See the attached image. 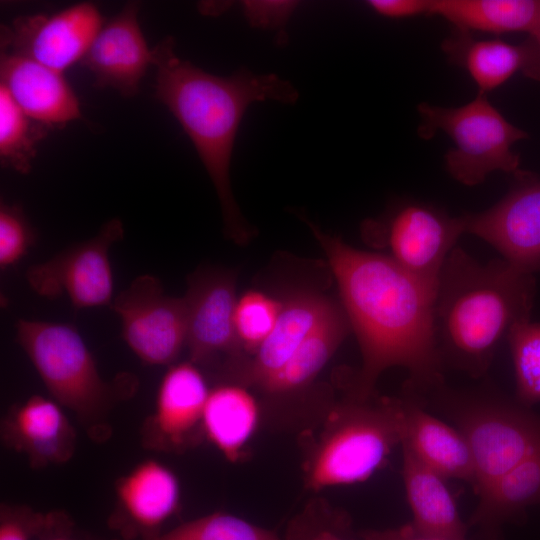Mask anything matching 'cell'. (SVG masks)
Listing matches in <instances>:
<instances>
[{
	"mask_svg": "<svg viewBox=\"0 0 540 540\" xmlns=\"http://www.w3.org/2000/svg\"><path fill=\"white\" fill-rule=\"evenodd\" d=\"M308 224L327 257L362 356L350 394L373 396L378 378L392 367L407 370L413 387L438 385L436 291L387 256L356 249Z\"/></svg>",
	"mask_w": 540,
	"mask_h": 540,
	"instance_id": "6da1fadb",
	"label": "cell"
},
{
	"mask_svg": "<svg viewBox=\"0 0 540 540\" xmlns=\"http://www.w3.org/2000/svg\"><path fill=\"white\" fill-rule=\"evenodd\" d=\"M155 95L192 141L219 198L226 235L244 244L253 231L234 199L230 166L234 143L248 107L259 101L293 104L297 89L275 74L240 68L229 76L208 73L175 51L171 36L152 48Z\"/></svg>",
	"mask_w": 540,
	"mask_h": 540,
	"instance_id": "7a4b0ae2",
	"label": "cell"
},
{
	"mask_svg": "<svg viewBox=\"0 0 540 540\" xmlns=\"http://www.w3.org/2000/svg\"><path fill=\"white\" fill-rule=\"evenodd\" d=\"M534 275L503 259L481 263L454 248L442 269L435 298V331L441 356L481 375L500 341L529 321Z\"/></svg>",
	"mask_w": 540,
	"mask_h": 540,
	"instance_id": "3957f363",
	"label": "cell"
},
{
	"mask_svg": "<svg viewBox=\"0 0 540 540\" xmlns=\"http://www.w3.org/2000/svg\"><path fill=\"white\" fill-rule=\"evenodd\" d=\"M404 401L349 398L334 405L307 456L305 485L320 491L371 477L401 444Z\"/></svg>",
	"mask_w": 540,
	"mask_h": 540,
	"instance_id": "277c9868",
	"label": "cell"
},
{
	"mask_svg": "<svg viewBox=\"0 0 540 540\" xmlns=\"http://www.w3.org/2000/svg\"><path fill=\"white\" fill-rule=\"evenodd\" d=\"M17 341L59 405L83 424L99 422L113 402L134 389L132 376L104 380L76 327L67 323L19 319Z\"/></svg>",
	"mask_w": 540,
	"mask_h": 540,
	"instance_id": "5b68a950",
	"label": "cell"
},
{
	"mask_svg": "<svg viewBox=\"0 0 540 540\" xmlns=\"http://www.w3.org/2000/svg\"><path fill=\"white\" fill-rule=\"evenodd\" d=\"M421 123L418 134L429 140L443 131L453 140L455 148L445 155L448 173L458 182L474 186L495 171L515 175L520 169V156L512 145L529 137L511 124L479 94L460 107H441L422 102L418 105Z\"/></svg>",
	"mask_w": 540,
	"mask_h": 540,
	"instance_id": "8992f818",
	"label": "cell"
},
{
	"mask_svg": "<svg viewBox=\"0 0 540 540\" xmlns=\"http://www.w3.org/2000/svg\"><path fill=\"white\" fill-rule=\"evenodd\" d=\"M444 407L470 448L478 499L540 450V415L518 401L450 398Z\"/></svg>",
	"mask_w": 540,
	"mask_h": 540,
	"instance_id": "52a82bcc",
	"label": "cell"
},
{
	"mask_svg": "<svg viewBox=\"0 0 540 540\" xmlns=\"http://www.w3.org/2000/svg\"><path fill=\"white\" fill-rule=\"evenodd\" d=\"M363 239L437 292L445 262L464 234L462 218L416 201L393 205L362 223Z\"/></svg>",
	"mask_w": 540,
	"mask_h": 540,
	"instance_id": "ba28073f",
	"label": "cell"
},
{
	"mask_svg": "<svg viewBox=\"0 0 540 540\" xmlns=\"http://www.w3.org/2000/svg\"><path fill=\"white\" fill-rule=\"evenodd\" d=\"M110 307L121 319L126 344L144 363L171 365L186 345L185 299L166 295L156 277L138 276Z\"/></svg>",
	"mask_w": 540,
	"mask_h": 540,
	"instance_id": "9c48e42d",
	"label": "cell"
},
{
	"mask_svg": "<svg viewBox=\"0 0 540 540\" xmlns=\"http://www.w3.org/2000/svg\"><path fill=\"white\" fill-rule=\"evenodd\" d=\"M124 236L123 223L114 218L91 239L77 243L26 272L38 295L54 299L65 294L75 309L111 305L114 292L109 249Z\"/></svg>",
	"mask_w": 540,
	"mask_h": 540,
	"instance_id": "30bf717a",
	"label": "cell"
},
{
	"mask_svg": "<svg viewBox=\"0 0 540 540\" xmlns=\"http://www.w3.org/2000/svg\"><path fill=\"white\" fill-rule=\"evenodd\" d=\"M508 193L489 209L462 215L464 233L491 246L517 269L540 272V176L520 170Z\"/></svg>",
	"mask_w": 540,
	"mask_h": 540,
	"instance_id": "8fae6325",
	"label": "cell"
},
{
	"mask_svg": "<svg viewBox=\"0 0 540 540\" xmlns=\"http://www.w3.org/2000/svg\"><path fill=\"white\" fill-rule=\"evenodd\" d=\"M103 25L100 11L88 2L52 15L19 16L1 26V52L29 58L63 73L81 61Z\"/></svg>",
	"mask_w": 540,
	"mask_h": 540,
	"instance_id": "7c38bea8",
	"label": "cell"
},
{
	"mask_svg": "<svg viewBox=\"0 0 540 540\" xmlns=\"http://www.w3.org/2000/svg\"><path fill=\"white\" fill-rule=\"evenodd\" d=\"M184 299L187 307L189 361L208 365L224 357V362L244 356L234 327L236 274L232 270L201 267L187 278ZM222 363V364H223Z\"/></svg>",
	"mask_w": 540,
	"mask_h": 540,
	"instance_id": "4fadbf2b",
	"label": "cell"
},
{
	"mask_svg": "<svg viewBox=\"0 0 540 540\" xmlns=\"http://www.w3.org/2000/svg\"><path fill=\"white\" fill-rule=\"evenodd\" d=\"M337 304L318 291H292L282 299L276 325L257 351L250 357L222 365L223 373L232 382L259 390L289 361Z\"/></svg>",
	"mask_w": 540,
	"mask_h": 540,
	"instance_id": "5bb4252c",
	"label": "cell"
},
{
	"mask_svg": "<svg viewBox=\"0 0 540 540\" xmlns=\"http://www.w3.org/2000/svg\"><path fill=\"white\" fill-rule=\"evenodd\" d=\"M209 391L198 365L191 361L171 365L158 386L154 411L142 427L146 448L179 453L195 442L202 434Z\"/></svg>",
	"mask_w": 540,
	"mask_h": 540,
	"instance_id": "9a60e30c",
	"label": "cell"
},
{
	"mask_svg": "<svg viewBox=\"0 0 540 540\" xmlns=\"http://www.w3.org/2000/svg\"><path fill=\"white\" fill-rule=\"evenodd\" d=\"M138 12L137 2L127 3L102 26L80 61L94 77L96 87L113 88L125 97L138 93L142 78L153 65Z\"/></svg>",
	"mask_w": 540,
	"mask_h": 540,
	"instance_id": "2e32d148",
	"label": "cell"
},
{
	"mask_svg": "<svg viewBox=\"0 0 540 540\" xmlns=\"http://www.w3.org/2000/svg\"><path fill=\"white\" fill-rule=\"evenodd\" d=\"M1 438L34 468L64 464L76 449V432L62 406L41 395L9 409L1 423Z\"/></svg>",
	"mask_w": 540,
	"mask_h": 540,
	"instance_id": "e0dca14e",
	"label": "cell"
},
{
	"mask_svg": "<svg viewBox=\"0 0 540 540\" xmlns=\"http://www.w3.org/2000/svg\"><path fill=\"white\" fill-rule=\"evenodd\" d=\"M0 80L25 113L51 128L81 118L79 100L61 72L29 58L1 52Z\"/></svg>",
	"mask_w": 540,
	"mask_h": 540,
	"instance_id": "ac0fdd59",
	"label": "cell"
},
{
	"mask_svg": "<svg viewBox=\"0 0 540 540\" xmlns=\"http://www.w3.org/2000/svg\"><path fill=\"white\" fill-rule=\"evenodd\" d=\"M114 489L119 515L142 534L141 539L158 534L181 503L178 477L153 458L139 462L119 477Z\"/></svg>",
	"mask_w": 540,
	"mask_h": 540,
	"instance_id": "d6986e66",
	"label": "cell"
},
{
	"mask_svg": "<svg viewBox=\"0 0 540 540\" xmlns=\"http://www.w3.org/2000/svg\"><path fill=\"white\" fill-rule=\"evenodd\" d=\"M442 49L468 71L479 94L486 95L517 72L540 81V46L531 37L511 44L499 39L477 40L470 32L456 29L442 43Z\"/></svg>",
	"mask_w": 540,
	"mask_h": 540,
	"instance_id": "ffe728a7",
	"label": "cell"
},
{
	"mask_svg": "<svg viewBox=\"0 0 540 540\" xmlns=\"http://www.w3.org/2000/svg\"><path fill=\"white\" fill-rule=\"evenodd\" d=\"M403 401L401 446L445 479H460L473 485V458L461 432L426 412L416 401Z\"/></svg>",
	"mask_w": 540,
	"mask_h": 540,
	"instance_id": "44dd1931",
	"label": "cell"
},
{
	"mask_svg": "<svg viewBox=\"0 0 540 540\" xmlns=\"http://www.w3.org/2000/svg\"><path fill=\"white\" fill-rule=\"evenodd\" d=\"M402 447V475L412 512L411 526L418 532L447 540H468L456 502L446 479Z\"/></svg>",
	"mask_w": 540,
	"mask_h": 540,
	"instance_id": "7402d4cb",
	"label": "cell"
},
{
	"mask_svg": "<svg viewBox=\"0 0 540 540\" xmlns=\"http://www.w3.org/2000/svg\"><path fill=\"white\" fill-rule=\"evenodd\" d=\"M260 419V404L249 388L226 381L209 391L202 434L227 461L235 463L254 436Z\"/></svg>",
	"mask_w": 540,
	"mask_h": 540,
	"instance_id": "603a6c76",
	"label": "cell"
},
{
	"mask_svg": "<svg viewBox=\"0 0 540 540\" xmlns=\"http://www.w3.org/2000/svg\"><path fill=\"white\" fill-rule=\"evenodd\" d=\"M351 331L340 304L326 316L289 361L259 391L271 398L291 397L307 389Z\"/></svg>",
	"mask_w": 540,
	"mask_h": 540,
	"instance_id": "cb8c5ba5",
	"label": "cell"
},
{
	"mask_svg": "<svg viewBox=\"0 0 540 540\" xmlns=\"http://www.w3.org/2000/svg\"><path fill=\"white\" fill-rule=\"evenodd\" d=\"M540 505V450L502 477L482 498L470 519L485 540H497L502 526L521 521L527 508Z\"/></svg>",
	"mask_w": 540,
	"mask_h": 540,
	"instance_id": "d4e9b609",
	"label": "cell"
},
{
	"mask_svg": "<svg viewBox=\"0 0 540 540\" xmlns=\"http://www.w3.org/2000/svg\"><path fill=\"white\" fill-rule=\"evenodd\" d=\"M428 14L468 32H526L532 36L540 22V0H431Z\"/></svg>",
	"mask_w": 540,
	"mask_h": 540,
	"instance_id": "484cf974",
	"label": "cell"
},
{
	"mask_svg": "<svg viewBox=\"0 0 540 540\" xmlns=\"http://www.w3.org/2000/svg\"><path fill=\"white\" fill-rule=\"evenodd\" d=\"M52 128L25 113L0 85L1 166L27 174L37 154L38 144Z\"/></svg>",
	"mask_w": 540,
	"mask_h": 540,
	"instance_id": "4316f807",
	"label": "cell"
},
{
	"mask_svg": "<svg viewBox=\"0 0 540 540\" xmlns=\"http://www.w3.org/2000/svg\"><path fill=\"white\" fill-rule=\"evenodd\" d=\"M141 540H286L267 528L225 512L184 522Z\"/></svg>",
	"mask_w": 540,
	"mask_h": 540,
	"instance_id": "83f0119b",
	"label": "cell"
},
{
	"mask_svg": "<svg viewBox=\"0 0 540 540\" xmlns=\"http://www.w3.org/2000/svg\"><path fill=\"white\" fill-rule=\"evenodd\" d=\"M282 300L259 290H248L237 298L234 327L245 357L252 356L274 329Z\"/></svg>",
	"mask_w": 540,
	"mask_h": 540,
	"instance_id": "f1b7e54d",
	"label": "cell"
},
{
	"mask_svg": "<svg viewBox=\"0 0 540 540\" xmlns=\"http://www.w3.org/2000/svg\"><path fill=\"white\" fill-rule=\"evenodd\" d=\"M516 381L517 401L530 407L540 402V323L522 322L507 336Z\"/></svg>",
	"mask_w": 540,
	"mask_h": 540,
	"instance_id": "f546056e",
	"label": "cell"
},
{
	"mask_svg": "<svg viewBox=\"0 0 540 540\" xmlns=\"http://www.w3.org/2000/svg\"><path fill=\"white\" fill-rule=\"evenodd\" d=\"M286 540H362L343 513L325 504L309 506L291 522Z\"/></svg>",
	"mask_w": 540,
	"mask_h": 540,
	"instance_id": "4dcf8cb0",
	"label": "cell"
},
{
	"mask_svg": "<svg viewBox=\"0 0 540 540\" xmlns=\"http://www.w3.org/2000/svg\"><path fill=\"white\" fill-rule=\"evenodd\" d=\"M66 526L62 514L43 513L26 505H1L0 540H33Z\"/></svg>",
	"mask_w": 540,
	"mask_h": 540,
	"instance_id": "1f68e13d",
	"label": "cell"
},
{
	"mask_svg": "<svg viewBox=\"0 0 540 540\" xmlns=\"http://www.w3.org/2000/svg\"><path fill=\"white\" fill-rule=\"evenodd\" d=\"M35 243V232L19 205L0 206V268L17 264Z\"/></svg>",
	"mask_w": 540,
	"mask_h": 540,
	"instance_id": "d6a6232c",
	"label": "cell"
},
{
	"mask_svg": "<svg viewBox=\"0 0 540 540\" xmlns=\"http://www.w3.org/2000/svg\"><path fill=\"white\" fill-rule=\"evenodd\" d=\"M297 5L295 1H244L241 4L252 26L275 31L284 28Z\"/></svg>",
	"mask_w": 540,
	"mask_h": 540,
	"instance_id": "836d02e7",
	"label": "cell"
},
{
	"mask_svg": "<svg viewBox=\"0 0 540 540\" xmlns=\"http://www.w3.org/2000/svg\"><path fill=\"white\" fill-rule=\"evenodd\" d=\"M367 5L382 16L403 18L428 14L431 0H370Z\"/></svg>",
	"mask_w": 540,
	"mask_h": 540,
	"instance_id": "e575fe53",
	"label": "cell"
},
{
	"mask_svg": "<svg viewBox=\"0 0 540 540\" xmlns=\"http://www.w3.org/2000/svg\"><path fill=\"white\" fill-rule=\"evenodd\" d=\"M362 540H447L415 530L410 523L387 529H366L359 531Z\"/></svg>",
	"mask_w": 540,
	"mask_h": 540,
	"instance_id": "d590c367",
	"label": "cell"
},
{
	"mask_svg": "<svg viewBox=\"0 0 540 540\" xmlns=\"http://www.w3.org/2000/svg\"><path fill=\"white\" fill-rule=\"evenodd\" d=\"M42 538L43 540H74L70 536L65 535L63 533V529L50 532L47 535L43 536Z\"/></svg>",
	"mask_w": 540,
	"mask_h": 540,
	"instance_id": "8d00e7d4",
	"label": "cell"
},
{
	"mask_svg": "<svg viewBox=\"0 0 540 540\" xmlns=\"http://www.w3.org/2000/svg\"><path fill=\"white\" fill-rule=\"evenodd\" d=\"M530 37L533 38L537 42V44L540 46V22L535 33Z\"/></svg>",
	"mask_w": 540,
	"mask_h": 540,
	"instance_id": "74e56055",
	"label": "cell"
}]
</instances>
